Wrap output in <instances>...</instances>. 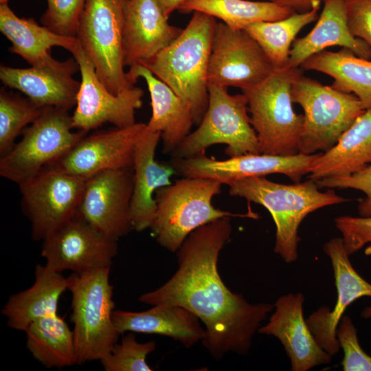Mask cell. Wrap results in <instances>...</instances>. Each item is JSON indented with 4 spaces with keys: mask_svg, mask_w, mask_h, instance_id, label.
Masks as SVG:
<instances>
[{
    "mask_svg": "<svg viewBox=\"0 0 371 371\" xmlns=\"http://www.w3.org/2000/svg\"><path fill=\"white\" fill-rule=\"evenodd\" d=\"M232 233L225 216L193 231L177 250L178 269L155 290L139 297L151 306L174 305L194 314L204 325L203 346L216 359L232 352L246 355L261 322L274 304L249 303L222 280L218 256Z\"/></svg>",
    "mask_w": 371,
    "mask_h": 371,
    "instance_id": "1",
    "label": "cell"
},
{
    "mask_svg": "<svg viewBox=\"0 0 371 371\" xmlns=\"http://www.w3.org/2000/svg\"><path fill=\"white\" fill-rule=\"evenodd\" d=\"M216 23L212 16L194 12L174 41L141 63L190 106L196 125L208 106L207 69Z\"/></svg>",
    "mask_w": 371,
    "mask_h": 371,
    "instance_id": "2",
    "label": "cell"
},
{
    "mask_svg": "<svg viewBox=\"0 0 371 371\" xmlns=\"http://www.w3.org/2000/svg\"><path fill=\"white\" fill-rule=\"evenodd\" d=\"M228 186L231 196L261 205L269 212L276 229L274 252L287 263L297 259L298 228L303 219L318 209L348 201L332 190L319 191L312 179L287 185L265 177H251Z\"/></svg>",
    "mask_w": 371,
    "mask_h": 371,
    "instance_id": "3",
    "label": "cell"
},
{
    "mask_svg": "<svg viewBox=\"0 0 371 371\" xmlns=\"http://www.w3.org/2000/svg\"><path fill=\"white\" fill-rule=\"evenodd\" d=\"M222 185L211 179L183 177L157 190L156 210L149 229L157 243L177 252L193 231L209 223L225 216L257 218L251 211L240 214L215 207L212 199L221 192Z\"/></svg>",
    "mask_w": 371,
    "mask_h": 371,
    "instance_id": "4",
    "label": "cell"
},
{
    "mask_svg": "<svg viewBox=\"0 0 371 371\" xmlns=\"http://www.w3.org/2000/svg\"><path fill=\"white\" fill-rule=\"evenodd\" d=\"M109 273L108 267L72 273L67 277L76 364L101 360L121 335L113 322L115 303Z\"/></svg>",
    "mask_w": 371,
    "mask_h": 371,
    "instance_id": "5",
    "label": "cell"
},
{
    "mask_svg": "<svg viewBox=\"0 0 371 371\" xmlns=\"http://www.w3.org/2000/svg\"><path fill=\"white\" fill-rule=\"evenodd\" d=\"M301 73L300 68L276 69L261 82L242 90L247 99L260 153H299L304 116L293 111L291 87Z\"/></svg>",
    "mask_w": 371,
    "mask_h": 371,
    "instance_id": "6",
    "label": "cell"
},
{
    "mask_svg": "<svg viewBox=\"0 0 371 371\" xmlns=\"http://www.w3.org/2000/svg\"><path fill=\"white\" fill-rule=\"evenodd\" d=\"M227 88L208 84V106L198 128L190 132L170 154L188 158L204 154L210 146L226 145L229 157L260 153L256 133L248 114L246 96L231 95Z\"/></svg>",
    "mask_w": 371,
    "mask_h": 371,
    "instance_id": "7",
    "label": "cell"
},
{
    "mask_svg": "<svg viewBox=\"0 0 371 371\" xmlns=\"http://www.w3.org/2000/svg\"><path fill=\"white\" fill-rule=\"evenodd\" d=\"M293 103L304 111L299 153L327 151L361 115L365 109L352 93H345L301 73L291 87Z\"/></svg>",
    "mask_w": 371,
    "mask_h": 371,
    "instance_id": "8",
    "label": "cell"
},
{
    "mask_svg": "<svg viewBox=\"0 0 371 371\" xmlns=\"http://www.w3.org/2000/svg\"><path fill=\"white\" fill-rule=\"evenodd\" d=\"M73 129L68 109L45 107L22 131L21 140L0 157V175L19 185L52 166L87 134Z\"/></svg>",
    "mask_w": 371,
    "mask_h": 371,
    "instance_id": "9",
    "label": "cell"
},
{
    "mask_svg": "<svg viewBox=\"0 0 371 371\" xmlns=\"http://www.w3.org/2000/svg\"><path fill=\"white\" fill-rule=\"evenodd\" d=\"M126 0H86L76 37L107 89L118 95L134 85L124 71Z\"/></svg>",
    "mask_w": 371,
    "mask_h": 371,
    "instance_id": "10",
    "label": "cell"
},
{
    "mask_svg": "<svg viewBox=\"0 0 371 371\" xmlns=\"http://www.w3.org/2000/svg\"><path fill=\"white\" fill-rule=\"evenodd\" d=\"M85 183L82 179L48 167L18 185L33 240H43L76 215Z\"/></svg>",
    "mask_w": 371,
    "mask_h": 371,
    "instance_id": "11",
    "label": "cell"
},
{
    "mask_svg": "<svg viewBox=\"0 0 371 371\" xmlns=\"http://www.w3.org/2000/svg\"><path fill=\"white\" fill-rule=\"evenodd\" d=\"M274 69L262 48L246 30L216 23L208 64V84L243 90L261 82Z\"/></svg>",
    "mask_w": 371,
    "mask_h": 371,
    "instance_id": "12",
    "label": "cell"
},
{
    "mask_svg": "<svg viewBox=\"0 0 371 371\" xmlns=\"http://www.w3.org/2000/svg\"><path fill=\"white\" fill-rule=\"evenodd\" d=\"M319 155L297 153L284 156L249 153L216 160L201 154L188 158H171L170 164L176 174L183 177L211 179L222 184L271 174H282L294 183H299L304 175L309 174Z\"/></svg>",
    "mask_w": 371,
    "mask_h": 371,
    "instance_id": "13",
    "label": "cell"
},
{
    "mask_svg": "<svg viewBox=\"0 0 371 371\" xmlns=\"http://www.w3.org/2000/svg\"><path fill=\"white\" fill-rule=\"evenodd\" d=\"M72 55L81 75L76 109L71 115L74 128L87 133L106 122L117 128L135 124V111L142 106L144 91L133 86L115 95L100 80L81 45Z\"/></svg>",
    "mask_w": 371,
    "mask_h": 371,
    "instance_id": "14",
    "label": "cell"
},
{
    "mask_svg": "<svg viewBox=\"0 0 371 371\" xmlns=\"http://www.w3.org/2000/svg\"><path fill=\"white\" fill-rule=\"evenodd\" d=\"M41 256L54 271L82 273L111 267L117 241L76 215L43 240Z\"/></svg>",
    "mask_w": 371,
    "mask_h": 371,
    "instance_id": "15",
    "label": "cell"
},
{
    "mask_svg": "<svg viewBox=\"0 0 371 371\" xmlns=\"http://www.w3.org/2000/svg\"><path fill=\"white\" fill-rule=\"evenodd\" d=\"M133 185L132 167L104 171L86 179L76 215L118 241L133 229L131 216Z\"/></svg>",
    "mask_w": 371,
    "mask_h": 371,
    "instance_id": "16",
    "label": "cell"
},
{
    "mask_svg": "<svg viewBox=\"0 0 371 371\" xmlns=\"http://www.w3.org/2000/svg\"><path fill=\"white\" fill-rule=\"evenodd\" d=\"M79 70V65L74 57L60 61L49 56L28 68L1 65L0 80L5 86L24 93L41 107L69 110L77 102L80 81L73 76Z\"/></svg>",
    "mask_w": 371,
    "mask_h": 371,
    "instance_id": "17",
    "label": "cell"
},
{
    "mask_svg": "<svg viewBox=\"0 0 371 371\" xmlns=\"http://www.w3.org/2000/svg\"><path fill=\"white\" fill-rule=\"evenodd\" d=\"M144 123L85 135L50 167L86 180L98 173L133 166L136 140Z\"/></svg>",
    "mask_w": 371,
    "mask_h": 371,
    "instance_id": "18",
    "label": "cell"
},
{
    "mask_svg": "<svg viewBox=\"0 0 371 371\" xmlns=\"http://www.w3.org/2000/svg\"><path fill=\"white\" fill-rule=\"evenodd\" d=\"M324 253L332 263L337 301L333 310L319 308L306 319L307 325L319 345L331 356L340 348L337 328L347 307L362 297H371V284L365 280L353 268L341 238H333L324 246Z\"/></svg>",
    "mask_w": 371,
    "mask_h": 371,
    "instance_id": "19",
    "label": "cell"
},
{
    "mask_svg": "<svg viewBox=\"0 0 371 371\" xmlns=\"http://www.w3.org/2000/svg\"><path fill=\"white\" fill-rule=\"evenodd\" d=\"M304 297L302 293L280 297L269 322L260 327V334L271 335L282 343L292 371H307L330 363L332 357L316 341L304 317Z\"/></svg>",
    "mask_w": 371,
    "mask_h": 371,
    "instance_id": "20",
    "label": "cell"
},
{
    "mask_svg": "<svg viewBox=\"0 0 371 371\" xmlns=\"http://www.w3.org/2000/svg\"><path fill=\"white\" fill-rule=\"evenodd\" d=\"M156 0H126L123 26L125 66L146 62L169 45L182 29L169 24Z\"/></svg>",
    "mask_w": 371,
    "mask_h": 371,
    "instance_id": "21",
    "label": "cell"
},
{
    "mask_svg": "<svg viewBox=\"0 0 371 371\" xmlns=\"http://www.w3.org/2000/svg\"><path fill=\"white\" fill-rule=\"evenodd\" d=\"M161 133L146 126L135 143L133 169L134 185L131 201V216L134 230L148 229L154 218L156 203L155 193L160 188L170 185V177L176 174L170 164L155 159V151Z\"/></svg>",
    "mask_w": 371,
    "mask_h": 371,
    "instance_id": "22",
    "label": "cell"
},
{
    "mask_svg": "<svg viewBox=\"0 0 371 371\" xmlns=\"http://www.w3.org/2000/svg\"><path fill=\"white\" fill-rule=\"evenodd\" d=\"M134 85L139 78L144 79L150 93L152 115L147 126L161 133L162 152L170 154L190 133L194 124L193 112L168 85L157 78L146 67L135 63L126 72Z\"/></svg>",
    "mask_w": 371,
    "mask_h": 371,
    "instance_id": "23",
    "label": "cell"
},
{
    "mask_svg": "<svg viewBox=\"0 0 371 371\" xmlns=\"http://www.w3.org/2000/svg\"><path fill=\"white\" fill-rule=\"evenodd\" d=\"M113 322L121 335L132 332L166 336L186 348L202 341L205 336L200 319L179 306L158 304L139 312L114 310Z\"/></svg>",
    "mask_w": 371,
    "mask_h": 371,
    "instance_id": "24",
    "label": "cell"
},
{
    "mask_svg": "<svg viewBox=\"0 0 371 371\" xmlns=\"http://www.w3.org/2000/svg\"><path fill=\"white\" fill-rule=\"evenodd\" d=\"M331 46H340L357 56L371 59V51L362 40L352 35L348 26L344 0H327L312 30L294 40L286 67L300 68L310 56Z\"/></svg>",
    "mask_w": 371,
    "mask_h": 371,
    "instance_id": "25",
    "label": "cell"
},
{
    "mask_svg": "<svg viewBox=\"0 0 371 371\" xmlns=\"http://www.w3.org/2000/svg\"><path fill=\"white\" fill-rule=\"evenodd\" d=\"M67 290V277L38 264L34 269L32 285L11 295L1 314L10 328L25 332L35 320L58 314L60 298Z\"/></svg>",
    "mask_w": 371,
    "mask_h": 371,
    "instance_id": "26",
    "label": "cell"
},
{
    "mask_svg": "<svg viewBox=\"0 0 371 371\" xmlns=\"http://www.w3.org/2000/svg\"><path fill=\"white\" fill-rule=\"evenodd\" d=\"M371 164V109H366L313 163L309 179L347 177Z\"/></svg>",
    "mask_w": 371,
    "mask_h": 371,
    "instance_id": "27",
    "label": "cell"
},
{
    "mask_svg": "<svg viewBox=\"0 0 371 371\" xmlns=\"http://www.w3.org/2000/svg\"><path fill=\"white\" fill-rule=\"evenodd\" d=\"M0 31L10 41L9 52L33 65L51 56L53 47H60L71 54L80 43L76 36L58 34L32 18H20L8 3L0 4Z\"/></svg>",
    "mask_w": 371,
    "mask_h": 371,
    "instance_id": "28",
    "label": "cell"
},
{
    "mask_svg": "<svg viewBox=\"0 0 371 371\" xmlns=\"http://www.w3.org/2000/svg\"><path fill=\"white\" fill-rule=\"evenodd\" d=\"M300 67L330 76L333 88L354 94L366 110L371 109V59L359 57L342 47L337 52L324 50L315 54Z\"/></svg>",
    "mask_w": 371,
    "mask_h": 371,
    "instance_id": "29",
    "label": "cell"
},
{
    "mask_svg": "<svg viewBox=\"0 0 371 371\" xmlns=\"http://www.w3.org/2000/svg\"><path fill=\"white\" fill-rule=\"evenodd\" d=\"M25 333L27 350L45 368H63L76 364L73 330L58 314L35 320Z\"/></svg>",
    "mask_w": 371,
    "mask_h": 371,
    "instance_id": "30",
    "label": "cell"
},
{
    "mask_svg": "<svg viewBox=\"0 0 371 371\" xmlns=\"http://www.w3.org/2000/svg\"><path fill=\"white\" fill-rule=\"evenodd\" d=\"M178 10L207 14L235 30H244L256 22L283 19L295 13L271 1L251 0H188Z\"/></svg>",
    "mask_w": 371,
    "mask_h": 371,
    "instance_id": "31",
    "label": "cell"
},
{
    "mask_svg": "<svg viewBox=\"0 0 371 371\" xmlns=\"http://www.w3.org/2000/svg\"><path fill=\"white\" fill-rule=\"evenodd\" d=\"M320 7L295 12L283 19L260 21L247 25L246 30L260 45L275 69L286 67L290 51L300 31L318 19Z\"/></svg>",
    "mask_w": 371,
    "mask_h": 371,
    "instance_id": "32",
    "label": "cell"
},
{
    "mask_svg": "<svg viewBox=\"0 0 371 371\" xmlns=\"http://www.w3.org/2000/svg\"><path fill=\"white\" fill-rule=\"evenodd\" d=\"M45 108L35 104L27 98L1 89L0 157L13 147L16 137L41 115Z\"/></svg>",
    "mask_w": 371,
    "mask_h": 371,
    "instance_id": "33",
    "label": "cell"
},
{
    "mask_svg": "<svg viewBox=\"0 0 371 371\" xmlns=\"http://www.w3.org/2000/svg\"><path fill=\"white\" fill-rule=\"evenodd\" d=\"M155 348L154 341L139 343L133 333L129 332L100 362L105 371H151L146 357Z\"/></svg>",
    "mask_w": 371,
    "mask_h": 371,
    "instance_id": "34",
    "label": "cell"
},
{
    "mask_svg": "<svg viewBox=\"0 0 371 371\" xmlns=\"http://www.w3.org/2000/svg\"><path fill=\"white\" fill-rule=\"evenodd\" d=\"M86 0H47V8L41 23L65 36H76Z\"/></svg>",
    "mask_w": 371,
    "mask_h": 371,
    "instance_id": "35",
    "label": "cell"
},
{
    "mask_svg": "<svg viewBox=\"0 0 371 371\" xmlns=\"http://www.w3.org/2000/svg\"><path fill=\"white\" fill-rule=\"evenodd\" d=\"M340 348L344 351L341 361L344 371H371V357L361 348L357 331L351 318L343 316L336 332Z\"/></svg>",
    "mask_w": 371,
    "mask_h": 371,
    "instance_id": "36",
    "label": "cell"
},
{
    "mask_svg": "<svg viewBox=\"0 0 371 371\" xmlns=\"http://www.w3.org/2000/svg\"><path fill=\"white\" fill-rule=\"evenodd\" d=\"M319 188H352L363 192L366 197L358 205L360 216H371V164L347 177H334L315 181Z\"/></svg>",
    "mask_w": 371,
    "mask_h": 371,
    "instance_id": "37",
    "label": "cell"
},
{
    "mask_svg": "<svg viewBox=\"0 0 371 371\" xmlns=\"http://www.w3.org/2000/svg\"><path fill=\"white\" fill-rule=\"evenodd\" d=\"M335 225L342 235L349 256L371 243V216H341L335 219Z\"/></svg>",
    "mask_w": 371,
    "mask_h": 371,
    "instance_id": "38",
    "label": "cell"
},
{
    "mask_svg": "<svg viewBox=\"0 0 371 371\" xmlns=\"http://www.w3.org/2000/svg\"><path fill=\"white\" fill-rule=\"evenodd\" d=\"M348 26L371 51V0H344Z\"/></svg>",
    "mask_w": 371,
    "mask_h": 371,
    "instance_id": "39",
    "label": "cell"
},
{
    "mask_svg": "<svg viewBox=\"0 0 371 371\" xmlns=\"http://www.w3.org/2000/svg\"><path fill=\"white\" fill-rule=\"evenodd\" d=\"M279 5L289 8L297 13L310 11L316 7H320L321 3L327 0H269Z\"/></svg>",
    "mask_w": 371,
    "mask_h": 371,
    "instance_id": "40",
    "label": "cell"
},
{
    "mask_svg": "<svg viewBox=\"0 0 371 371\" xmlns=\"http://www.w3.org/2000/svg\"><path fill=\"white\" fill-rule=\"evenodd\" d=\"M161 11L166 18H169L170 14L179 9V7L188 0H156Z\"/></svg>",
    "mask_w": 371,
    "mask_h": 371,
    "instance_id": "41",
    "label": "cell"
},
{
    "mask_svg": "<svg viewBox=\"0 0 371 371\" xmlns=\"http://www.w3.org/2000/svg\"><path fill=\"white\" fill-rule=\"evenodd\" d=\"M366 254L367 255L371 254V246L366 249ZM361 317L364 319H369L371 317V306L365 308L361 314Z\"/></svg>",
    "mask_w": 371,
    "mask_h": 371,
    "instance_id": "42",
    "label": "cell"
},
{
    "mask_svg": "<svg viewBox=\"0 0 371 371\" xmlns=\"http://www.w3.org/2000/svg\"><path fill=\"white\" fill-rule=\"evenodd\" d=\"M8 0H0V4L8 3Z\"/></svg>",
    "mask_w": 371,
    "mask_h": 371,
    "instance_id": "43",
    "label": "cell"
},
{
    "mask_svg": "<svg viewBox=\"0 0 371 371\" xmlns=\"http://www.w3.org/2000/svg\"><path fill=\"white\" fill-rule=\"evenodd\" d=\"M258 1H269V0H258Z\"/></svg>",
    "mask_w": 371,
    "mask_h": 371,
    "instance_id": "44",
    "label": "cell"
}]
</instances>
